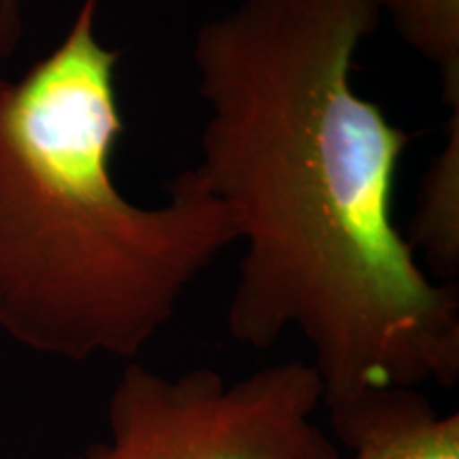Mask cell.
<instances>
[{"mask_svg":"<svg viewBox=\"0 0 459 459\" xmlns=\"http://www.w3.org/2000/svg\"><path fill=\"white\" fill-rule=\"evenodd\" d=\"M378 17L375 0H240L192 48L194 169L245 240L228 332L255 351L300 332L324 406L459 378L457 283L423 271L394 221L412 136L353 85Z\"/></svg>","mask_w":459,"mask_h":459,"instance_id":"obj_1","label":"cell"},{"mask_svg":"<svg viewBox=\"0 0 459 459\" xmlns=\"http://www.w3.org/2000/svg\"><path fill=\"white\" fill-rule=\"evenodd\" d=\"M96 15L83 0L48 56L0 77V332L51 358L134 361L238 228L194 166L164 204L119 192L122 51Z\"/></svg>","mask_w":459,"mask_h":459,"instance_id":"obj_2","label":"cell"},{"mask_svg":"<svg viewBox=\"0 0 459 459\" xmlns=\"http://www.w3.org/2000/svg\"><path fill=\"white\" fill-rule=\"evenodd\" d=\"M324 385L311 361H281L237 381L213 368L166 377L128 361L107 432L71 459H342L317 421Z\"/></svg>","mask_w":459,"mask_h":459,"instance_id":"obj_3","label":"cell"},{"mask_svg":"<svg viewBox=\"0 0 459 459\" xmlns=\"http://www.w3.org/2000/svg\"><path fill=\"white\" fill-rule=\"evenodd\" d=\"M324 409L349 459H459V415L438 412L417 387L368 389Z\"/></svg>","mask_w":459,"mask_h":459,"instance_id":"obj_4","label":"cell"},{"mask_svg":"<svg viewBox=\"0 0 459 459\" xmlns=\"http://www.w3.org/2000/svg\"><path fill=\"white\" fill-rule=\"evenodd\" d=\"M445 145L421 179L417 209L404 234L421 251L440 283H455L459 273V105H453Z\"/></svg>","mask_w":459,"mask_h":459,"instance_id":"obj_5","label":"cell"},{"mask_svg":"<svg viewBox=\"0 0 459 459\" xmlns=\"http://www.w3.org/2000/svg\"><path fill=\"white\" fill-rule=\"evenodd\" d=\"M398 37L438 68L446 107L459 105V0H375Z\"/></svg>","mask_w":459,"mask_h":459,"instance_id":"obj_6","label":"cell"},{"mask_svg":"<svg viewBox=\"0 0 459 459\" xmlns=\"http://www.w3.org/2000/svg\"><path fill=\"white\" fill-rule=\"evenodd\" d=\"M22 32V0H0V57L13 54Z\"/></svg>","mask_w":459,"mask_h":459,"instance_id":"obj_7","label":"cell"}]
</instances>
